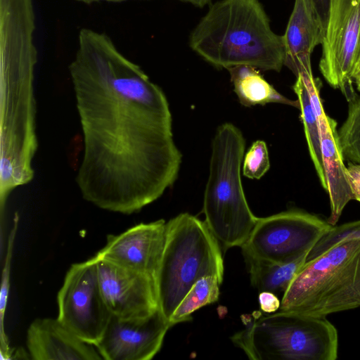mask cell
<instances>
[{"label": "cell", "mask_w": 360, "mask_h": 360, "mask_svg": "<svg viewBox=\"0 0 360 360\" xmlns=\"http://www.w3.org/2000/svg\"><path fill=\"white\" fill-rule=\"evenodd\" d=\"M68 71L83 140L75 182L98 208L131 214L176 179L181 154L162 90L106 34L79 32Z\"/></svg>", "instance_id": "1"}, {"label": "cell", "mask_w": 360, "mask_h": 360, "mask_svg": "<svg viewBox=\"0 0 360 360\" xmlns=\"http://www.w3.org/2000/svg\"><path fill=\"white\" fill-rule=\"evenodd\" d=\"M189 46L217 68L279 72L284 65L283 35L273 32L259 0L216 1L191 32Z\"/></svg>", "instance_id": "2"}, {"label": "cell", "mask_w": 360, "mask_h": 360, "mask_svg": "<svg viewBox=\"0 0 360 360\" xmlns=\"http://www.w3.org/2000/svg\"><path fill=\"white\" fill-rule=\"evenodd\" d=\"M244 151L245 139L236 126L225 123L217 129L202 212L204 221L224 250L241 248L258 219L248 204L242 186Z\"/></svg>", "instance_id": "3"}, {"label": "cell", "mask_w": 360, "mask_h": 360, "mask_svg": "<svg viewBox=\"0 0 360 360\" xmlns=\"http://www.w3.org/2000/svg\"><path fill=\"white\" fill-rule=\"evenodd\" d=\"M360 307V237L307 261L283 295L279 311L326 317Z\"/></svg>", "instance_id": "4"}, {"label": "cell", "mask_w": 360, "mask_h": 360, "mask_svg": "<svg viewBox=\"0 0 360 360\" xmlns=\"http://www.w3.org/2000/svg\"><path fill=\"white\" fill-rule=\"evenodd\" d=\"M221 248L205 222L193 215L181 213L167 222L155 281L159 309L168 320L198 280L217 276L223 281Z\"/></svg>", "instance_id": "5"}, {"label": "cell", "mask_w": 360, "mask_h": 360, "mask_svg": "<svg viewBox=\"0 0 360 360\" xmlns=\"http://www.w3.org/2000/svg\"><path fill=\"white\" fill-rule=\"evenodd\" d=\"M231 338L250 359L335 360L338 335L323 316L279 311L243 320Z\"/></svg>", "instance_id": "6"}, {"label": "cell", "mask_w": 360, "mask_h": 360, "mask_svg": "<svg viewBox=\"0 0 360 360\" xmlns=\"http://www.w3.org/2000/svg\"><path fill=\"white\" fill-rule=\"evenodd\" d=\"M328 221L299 210L259 218L241 247L243 254L287 263L309 253L331 226Z\"/></svg>", "instance_id": "7"}, {"label": "cell", "mask_w": 360, "mask_h": 360, "mask_svg": "<svg viewBox=\"0 0 360 360\" xmlns=\"http://www.w3.org/2000/svg\"><path fill=\"white\" fill-rule=\"evenodd\" d=\"M57 302V319L80 339L94 345L112 316L102 296L95 257L71 265Z\"/></svg>", "instance_id": "8"}, {"label": "cell", "mask_w": 360, "mask_h": 360, "mask_svg": "<svg viewBox=\"0 0 360 360\" xmlns=\"http://www.w3.org/2000/svg\"><path fill=\"white\" fill-rule=\"evenodd\" d=\"M360 56V0H330L319 70L346 98L355 90L352 74Z\"/></svg>", "instance_id": "9"}, {"label": "cell", "mask_w": 360, "mask_h": 360, "mask_svg": "<svg viewBox=\"0 0 360 360\" xmlns=\"http://www.w3.org/2000/svg\"><path fill=\"white\" fill-rule=\"evenodd\" d=\"M172 326L159 308L142 318L122 319L112 315L94 346L103 359L150 360L160 350Z\"/></svg>", "instance_id": "10"}, {"label": "cell", "mask_w": 360, "mask_h": 360, "mask_svg": "<svg viewBox=\"0 0 360 360\" xmlns=\"http://www.w3.org/2000/svg\"><path fill=\"white\" fill-rule=\"evenodd\" d=\"M94 257L102 296L112 316L142 318L159 308L153 276Z\"/></svg>", "instance_id": "11"}, {"label": "cell", "mask_w": 360, "mask_h": 360, "mask_svg": "<svg viewBox=\"0 0 360 360\" xmlns=\"http://www.w3.org/2000/svg\"><path fill=\"white\" fill-rule=\"evenodd\" d=\"M166 232L164 219L136 224L121 233L108 235L105 245L95 256L155 278Z\"/></svg>", "instance_id": "12"}, {"label": "cell", "mask_w": 360, "mask_h": 360, "mask_svg": "<svg viewBox=\"0 0 360 360\" xmlns=\"http://www.w3.org/2000/svg\"><path fill=\"white\" fill-rule=\"evenodd\" d=\"M27 347L34 360L103 359L94 345L73 333L58 319H37L30 325Z\"/></svg>", "instance_id": "13"}, {"label": "cell", "mask_w": 360, "mask_h": 360, "mask_svg": "<svg viewBox=\"0 0 360 360\" xmlns=\"http://www.w3.org/2000/svg\"><path fill=\"white\" fill-rule=\"evenodd\" d=\"M325 32L312 0H295L283 39L284 65L296 77L312 74L311 54L316 46L322 44Z\"/></svg>", "instance_id": "14"}, {"label": "cell", "mask_w": 360, "mask_h": 360, "mask_svg": "<svg viewBox=\"0 0 360 360\" xmlns=\"http://www.w3.org/2000/svg\"><path fill=\"white\" fill-rule=\"evenodd\" d=\"M322 158L327 190L330 198V214L328 222L334 226L338 222L347 204L354 196L347 176L340 147L337 122L328 115L318 122Z\"/></svg>", "instance_id": "15"}, {"label": "cell", "mask_w": 360, "mask_h": 360, "mask_svg": "<svg viewBox=\"0 0 360 360\" xmlns=\"http://www.w3.org/2000/svg\"><path fill=\"white\" fill-rule=\"evenodd\" d=\"M227 70L234 91L242 105L250 107L278 103L300 108L298 100H290L278 93L264 79L256 68L239 65Z\"/></svg>", "instance_id": "16"}, {"label": "cell", "mask_w": 360, "mask_h": 360, "mask_svg": "<svg viewBox=\"0 0 360 360\" xmlns=\"http://www.w3.org/2000/svg\"><path fill=\"white\" fill-rule=\"evenodd\" d=\"M309 253L287 262L275 263L243 254L250 274L251 284L259 292L267 291L283 295L300 269L307 262Z\"/></svg>", "instance_id": "17"}, {"label": "cell", "mask_w": 360, "mask_h": 360, "mask_svg": "<svg viewBox=\"0 0 360 360\" xmlns=\"http://www.w3.org/2000/svg\"><path fill=\"white\" fill-rule=\"evenodd\" d=\"M292 88L300 103V117L304 125L309 155L320 183L323 188L326 191L327 184L322 158L319 124L306 84L301 75L297 77L296 82Z\"/></svg>", "instance_id": "18"}, {"label": "cell", "mask_w": 360, "mask_h": 360, "mask_svg": "<svg viewBox=\"0 0 360 360\" xmlns=\"http://www.w3.org/2000/svg\"><path fill=\"white\" fill-rule=\"evenodd\" d=\"M222 281L217 276H207L198 280L184 295L169 318L172 326L191 321L193 312L217 302Z\"/></svg>", "instance_id": "19"}, {"label": "cell", "mask_w": 360, "mask_h": 360, "mask_svg": "<svg viewBox=\"0 0 360 360\" xmlns=\"http://www.w3.org/2000/svg\"><path fill=\"white\" fill-rule=\"evenodd\" d=\"M346 99L347 117L338 131L340 147L345 160L360 164V96L354 92Z\"/></svg>", "instance_id": "20"}, {"label": "cell", "mask_w": 360, "mask_h": 360, "mask_svg": "<svg viewBox=\"0 0 360 360\" xmlns=\"http://www.w3.org/2000/svg\"><path fill=\"white\" fill-rule=\"evenodd\" d=\"M18 223L19 216L18 213H15L13 217V227L8 236L6 253L1 273L0 290V352L1 358L4 359H12L14 350L10 346L8 338L5 331L4 319L10 290L11 261Z\"/></svg>", "instance_id": "21"}, {"label": "cell", "mask_w": 360, "mask_h": 360, "mask_svg": "<svg viewBox=\"0 0 360 360\" xmlns=\"http://www.w3.org/2000/svg\"><path fill=\"white\" fill-rule=\"evenodd\" d=\"M359 237H360V219L339 226H332L311 248L307 261L316 258L342 240Z\"/></svg>", "instance_id": "22"}, {"label": "cell", "mask_w": 360, "mask_h": 360, "mask_svg": "<svg viewBox=\"0 0 360 360\" xmlns=\"http://www.w3.org/2000/svg\"><path fill=\"white\" fill-rule=\"evenodd\" d=\"M270 167L268 149L263 141H255L246 153L243 174L251 179H259L269 170Z\"/></svg>", "instance_id": "23"}, {"label": "cell", "mask_w": 360, "mask_h": 360, "mask_svg": "<svg viewBox=\"0 0 360 360\" xmlns=\"http://www.w3.org/2000/svg\"><path fill=\"white\" fill-rule=\"evenodd\" d=\"M347 176L354 196V200L360 202V164L349 162Z\"/></svg>", "instance_id": "24"}, {"label": "cell", "mask_w": 360, "mask_h": 360, "mask_svg": "<svg viewBox=\"0 0 360 360\" xmlns=\"http://www.w3.org/2000/svg\"><path fill=\"white\" fill-rule=\"evenodd\" d=\"M259 304L260 309L268 314H271L279 310L281 307V301L277 295L267 291L259 292Z\"/></svg>", "instance_id": "25"}, {"label": "cell", "mask_w": 360, "mask_h": 360, "mask_svg": "<svg viewBox=\"0 0 360 360\" xmlns=\"http://www.w3.org/2000/svg\"><path fill=\"white\" fill-rule=\"evenodd\" d=\"M312 1L326 28L328 18L330 0H312Z\"/></svg>", "instance_id": "26"}, {"label": "cell", "mask_w": 360, "mask_h": 360, "mask_svg": "<svg viewBox=\"0 0 360 360\" xmlns=\"http://www.w3.org/2000/svg\"><path fill=\"white\" fill-rule=\"evenodd\" d=\"M353 82L355 83L356 88L360 91V56L355 65L353 74H352Z\"/></svg>", "instance_id": "27"}, {"label": "cell", "mask_w": 360, "mask_h": 360, "mask_svg": "<svg viewBox=\"0 0 360 360\" xmlns=\"http://www.w3.org/2000/svg\"><path fill=\"white\" fill-rule=\"evenodd\" d=\"M181 1L190 3L195 6L202 8L208 4L211 0H179Z\"/></svg>", "instance_id": "28"}, {"label": "cell", "mask_w": 360, "mask_h": 360, "mask_svg": "<svg viewBox=\"0 0 360 360\" xmlns=\"http://www.w3.org/2000/svg\"><path fill=\"white\" fill-rule=\"evenodd\" d=\"M77 2L84 3L86 4H91L95 2H99V1H109V2H122L125 1L129 0H74ZM141 1H146V0H141Z\"/></svg>", "instance_id": "29"}]
</instances>
